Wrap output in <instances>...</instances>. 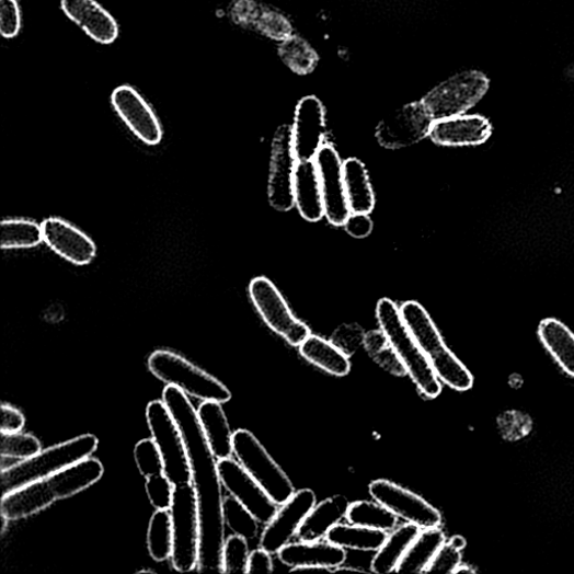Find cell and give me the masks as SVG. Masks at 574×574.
<instances>
[{
    "label": "cell",
    "mask_w": 574,
    "mask_h": 574,
    "mask_svg": "<svg viewBox=\"0 0 574 574\" xmlns=\"http://www.w3.org/2000/svg\"><path fill=\"white\" fill-rule=\"evenodd\" d=\"M163 402L181 429L193 470V485L202 521L200 559L197 569L199 572L222 573L225 500L216 457L205 436L198 412L186 394L169 386L163 392Z\"/></svg>",
    "instance_id": "6da1fadb"
},
{
    "label": "cell",
    "mask_w": 574,
    "mask_h": 574,
    "mask_svg": "<svg viewBox=\"0 0 574 574\" xmlns=\"http://www.w3.org/2000/svg\"><path fill=\"white\" fill-rule=\"evenodd\" d=\"M105 472L97 459H84L43 480L3 495L0 510L2 517L19 520L51 506L54 503L74 496L102 480Z\"/></svg>",
    "instance_id": "7a4b0ae2"
},
{
    "label": "cell",
    "mask_w": 574,
    "mask_h": 574,
    "mask_svg": "<svg viewBox=\"0 0 574 574\" xmlns=\"http://www.w3.org/2000/svg\"><path fill=\"white\" fill-rule=\"evenodd\" d=\"M400 310L413 337L438 378L456 391H469L473 387L472 374L447 347L438 328L426 310L415 301L405 302Z\"/></svg>",
    "instance_id": "3957f363"
},
{
    "label": "cell",
    "mask_w": 574,
    "mask_h": 574,
    "mask_svg": "<svg viewBox=\"0 0 574 574\" xmlns=\"http://www.w3.org/2000/svg\"><path fill=\"white\" fill-rule=\"evenodd\" d=\"M376 317L417 389L426 398H438L443 392L441 380L421 351L398 306L390 299H381Z\"/></svg>",
    "instance_id": "277c9868"
},
{
    "label": "cell",
    "mask_w": 574,
    "mask_h": 574,
    "mask_svg": "<svg viewBox=\"0 0 574 574\" xmlns=\"http://www.w3.org/2000/svg\"><path fill=\"white\" fill-rule=\"evenodd\" d=\"M99 445L97 437L84 435L49 449L41 450L30 459L2 469L3 495L88 459L97 450Z\"/></svg>",
    "instance_id": "5b68a950"
},
{
    "label": "cell",
    "mask_w": 574,
    "mask_h": 574,
    "mask_svg": "<svg viewBox=\"0 0 574 574\" xmlns=\"http://www.w3.org/2000/svg\"><path fill=\"white\" fill-rule=\"evenodd\" d=\"M171 516L173 566L179 572L193 571L198 567L202 546L200 513L193 484L175 486Z\"/></svg>",
    "instance_id": "8992f818"
},
{
    "label": "cell",
    "mask_w": 574,
    "mask_h": 574,
    "mask_svg": "<svg viewBox=\"0 0 574 574\" xmlns=\"http://www.w3.org/2000/svg\"><path fill=\"white\" fill-rule=\"evenodd\" d=\"M149 368L160 380L186 395L221 404L231 400L230 391L221 381L175 353L154 352L149 358Z\"/></svg>",
    "instance_id": "52a82bcc"
},
{
    "label": "cell",
    "mask_w": 574,
    "mask_h": 574,
    "mask_svg": "<svg viewBox=\"0 0 574 574\" xmlns=\"http://www.w3.org/2000/svg\"><path fill=\"white\" fill-rule=\"evenodd\" d=\"M491 80L477 70L459 72L431 90L422 103L435 120L466 114L489 92Z\"/></svg>",
    "instance_id": "ba28073f"
},
{
    "label": "cell",
    "mask_w": 574,
    "mask_h": 574,
    "mask_svg": "<svg viewBox=\"0 0 574 574\" xmlns=\"http://www.w3.org/2000/svg\"><path fill=\"white\" fill-rule=\"evenodd\" d=\"M233 454L277 505H283L296 494L290 478L250 431H236Z\"/></svg>",
    "instance_id": "9c48e42d"
},
{
    "label": "cell",
    "mask_w": 574,
    "mask_h": 574,
    "mask_svg": "<svg viewBox=\"0 0 574 574\" xmlns=\"http://www.w3.org/2000/svg\"><path fill=\"white\" fill-rule=\"evenodd\" d=\"M147 418L164 462V474L174 486L193 484V470L181 429L164 402L148 405Z\"/></svg>",
    "instance_id": "30bf717a"
},
{
    "label": "cell",
    "mask_w": 574,
    "mask_h": 574,
    "mask_svg": "<svg viewBox=\"0 0 574 574\" xmlns=\"http://www.w3.org/2000/svg\"><path fill=\"white\" fill-rule=\"evenodd\" d=\"M249 292L264 322L287 343L300 347L310 336V329L294 315L272 280L255 277L250 283Z\"/></svg>",
    "instance_id": "8fae6325"
},
{
    "label": "cell",
    "mask_w": 574,
    "mask_h": 574,
    "mask_svg": "<svg viewBox=\"0 0 574 574\" xmlns=\"http://www.w3.org/2000/svg\"><path fill=\"white\" fill-rule=\"evenodd\" d=\"M297 159L294 151L292 129L280 126L273 138L268 200L277 211H289L296 206L295 171Z\"/></svg>",
    "instance_id": "7c38bea8"
},
{
    "label": "cell",
    "mask_w": 574,
    "mask_h": 574,
    "mask_svg": "<svg viewBox=\"0 0 574 574\" xmlns=\"http://www.w3.org/2000/svg\"><path fill=\"white\" fill-rule=\"evenodd\" d=\"M434 123L422 101L414 102L382 118L375 136L382 148L405 149L427 137Z\"/></svg>",
    "instance_id": "4fadbf2b"
},
{
    "label": "cell",
    "mask_w": 574,
    "mask_h": 574,
    "mask_svg": "<svg viewBox=\"0 0 574 574\" xmlns=\"http://www.w3.org/2000/svg\"><path fill=\"white\" fill-rule=\"evenodd\" d=\"M369 494L375 502L394 513L421 530L439 528L443 523L440 512L416 494L386 480L369 485Z\"/></svg>",
    "instance_id": "5bb4252c"
},
{
    "label": "cell",
    "mask_w": 574,
    "mask_h": 574,
    "mask_svg": "<svg viewBox=\"0 0 574 574\" xmlns=\"http://www.w3.org/2000/svg\"><path fill=\"white\" fill-rule=\"evenodd\" d=\"M112 105L128 129L144 144L157 147L162 141L161 123L141 94L128 84L117 87L112 93Z\"/></svg>",
    "instance_id": "9a60e30c"
},
{
    "label": "cell",
    "mask_w": 574,
    "mask_h": 574,
    "mask_svg": "<svg viewBox=\"0 0 574 574\" xmlns=\"http://www.w3.org/2000/svg\"><path fill=\"white\" fill-rule=\"evenodd\" d=\"M314 162L320 177L324 215L330 223L344 226L352 214L346 196L344 163L331 146H323Z\"/></svg>",
    "instance_id": "2e32d148"
},
{
    "label": "cell",
    "mask_w": 574,
    "mask_h": 574,
    "mask_svg": "<svg viewBox=\"0 0 574 574\" xmlns=\"http://www.w3.org/2000/svg\"><path fill=\"white\" fill-rule=\"evenodd\" d=\"M218 470L225 489L260 523L267 524L275 516L277 504L241 463L230 458L221 459L218 461Z\"/></svg>",
    "instance_id": "e0dca14e"
},
{
    "label": "cell",
    "mask_w": 574,
    "mask_h": 574,
    "mask_svg": "<svg viewBox=\"0 0 574 574\" xmlns=\"http://www.w3.org/2000/svg\"><path fill=\"white\" fill-rule=\"evenodd\" d=\"M317 497L311 490H302L277 510L267 523L261 539V548L272 553H278L298 535L305 519L315 506Z\"/></svg>",
    "instance_id": "ac0fdd59"
},
{
    "label": "cell",
    "mask_w": 574,
    "mask_h": 574,
    "mask_svg": "<svg viewBox=\"0 0 574 574\" xmlns=\"http://www.w3.org/2000/svg\"><path fill=\"white\" fill-rule=\"evenodd\" d=\"M291 129L297 161H314L325 136V110L319 99L307 95L299 102Z\"/></svg>",
    "instance_id": "d6986e66"
},
{
    "label": "cell",
    "mask_w": 574,
    "mask_h": 574,
    "mask_svg": "<svg viewBox=\"0 0 574 574\" xmlns=\"http://www.w3.org/2000/svg\"><path fill=\"white\" fill-rule=\"evenodd\" d=\"M43 243L58 256L77 266H83L93 261L97 254L92 239L68 221L51 217L42 223Z\"/></svg>",
    "instance_id": "ffe728a7"
},
{
    "label": "cell",
    "mask_w": 574,
    "mask_h": 574,
    "mask_svg": "<svg viewBox=\"0 0 574 574\" xmlns=\"http://www.w3.org/2000/svg\"><path fill=\"white\" fill-rule=\"evenodd\" d=\"M493 135V125L481 115H459L435 120L429 138L443 147L483 146Z\"/></svg>",
    "instance_id": "44dd1931"
},
{
    "label": "cell",
    "mask_w": 574,
    "mask_h": 574,
    "mask_svg": "<svg viewBox=\"0 0 574 574\" xmlns=\"http://www.w3.org/2000/svg\"><path fill=\"white\" fill-rule=\"evenodd\" d=\"M61 9L94 42L108 45L118 38L116 20L97 0H61Z\"/></svg>",
    "instance_id": "7402d4cb"
},
{
    "label": "cell",
    "mask_w": 574,
    "mask_h": 574,
    "mask_svg": "<svg viewBox=\"0 0 574 574\" xmlns=\"http://www.w3.org/2000/svg\"><path fill=\"white\" fill-rule=\"evenodd\" d=\"M280 562L292 567L300 569H337L347 560L345 549L330 542H302L287 544L279 552Z\"/></svg>",
    "instance_id": "603a6c76"
},
{
    "label": "cell",
    "mask_w": 574,
    "mask_h": 574,
    "mask_svg": "<svg viewBox=\"0 0 574 574\" xmlns=\"http://www.w3.org/2000/svg\"><path fill=\"white\" fill-rule=\"evenodd\" d=\"M295 200L301 216L311 222L322 219L324 205L318 168L314 161H297Z\"/></svg>",
    "instance_id": "cb8c5ba5"
},
{
    "label": "cell",
    "mask_w": 574,
    "mask_h": 574,
    "mask_svg": "<svg viewBox=\"0 0 574 574\" xmlns=\"http://www.w3.org/2000/svg\"><path fill=\"white\" fill-rule=\"evenodd\" d=\"M349 506L348 498L343 495L330 497L315 505L301 525L298 538L302 542H317L326 538L334 526L347 517Z\"/></svg>",
    "instance_id": "d4e9b609"
},
{
    "label": "cell",
    "mask_w": 574,
    "mask_h": 574,
    "mask_svg": "<svg viewBox=\"0 0 574 574\" xmlns=\"http://www.w3.org/2000/svg\"><path fill=\"white\" fill-rule=\"evenodd\" d=\"M541 344L570 377H574V333L555 318L541 321L538 329Z\"/></svg>",
    "instance_id": "484cf974"
},
{
    "label": "cell",
    "mask_w": 574,
    "mask_h": 574,
    "mask_svg": "<svg viewBox=\"0 0 574 574\" xmlns=\"http://www.w3.org/2000/svg\"><path fill=\"white\" fill-rule=\"evenodd\" d=\"M198 416L215 457L219 460L230 458L233 452V435L221 403L204 402Z\"/></svg>",
    "instance_id": "4316f807"
},
{
    "label": "cell",
    "mask_w": 574,
    "mask_h": 574,
    "mask_svg": "<svg viewBox=\"0 0 574 574\" xmlns=\"http://www.w3.org/2000/svg\"><path fill=\"white\" fill-rule=\"evenodd\" d=\"M346 196L352 214L369 215L375 208V195L365 165L357 159L344 163Z\"/></svg>",
    "instance_id": "83f0119b"
},
{
    "label": "cell",
    "mask_w": 574,
    "mask_h": 574,
    "mask_svg": "<svg viewBox=\"0 0 574 574\" xmlns=\"http://www.w3.org/2000/svg\"><path fill=\"white\" fill-rule=\"evenodd\" d=\"M420 530L418 526L410 523L395 530L371 561V571L380 574L395 572Z\"/></svg>",
    "instance_id": "f1b7e54d"
},
{
    "label": "cell",
    "mask_w": 574,
    "mask_h": 574,
    "mask_svg": "<svg viewBox=\"0 0 574 574\" xmlns=\"http://www.w3.org/2000/svg\"><path fill=\"white\" fill-rule=\"evenodd\" d=\"M300 354L309 363L333 376H346L352 368L348 356L331 342L312 334L300 346Z\"/></svg>",
    "instance_id": "f546056e"
},
{
    "label": "cell",
    "mask_w": 574,
    "mask_h": 574,
    "mask_svg": "<svg viewBox=\"0 0 574 574\" xmlns=\"http://www.w3.org/2000/svg\"><path fill=\"white\" fill-rule=\"evenodd\" d=\"M445 542L446 536L439 528L423 530L411 544L395 572L425 573Z\"/></svg>",
    "instance_id": "4dcf8cb0"
},
{
    "label": "cell",
    "mask_w": 574,
    "mask_h": 574,
    "mask_svg": "<svg viewBox=\"0 0 574 574\" xmlns=\"http://www.w3.org/2000/svg\"><path fill=\"white\" fill-rule=\"evenodd\" d=\"M326 541L343 549L378 551L388 539L384 531L358 525L338 524L328 533Z\"/></svg>",
    "instance_id": "1f68e13d"
},
{
    "label": "cell",
    "mask_w": 574,
    "mask_h": 574,
    "mask_svg": "<svg viewBox=\"0 0 574 574\" xmlns=\"http://www.w3.org/2000/svg\"><path fill=\"white\" fill-rule=\"evenodd\" d=\"M43 243L42 226L26 219H5L0 231V248L4 251L30 250Z\"/></svg>",
    "instance_id": "d6a6232c"
},
{
    "label": "cell",
    "mask_w": 574,
    "mask_h": 574,
    "mask_svg": "<svg viewBox=\"0 0 574 574\" xmlns=\"http://www.w3.org/2000/svg\"><path fill=\"white\" fill-rule=\"evenodd\" d=\"M278 55L287 68L302 76L312 72L319 61L311 44L296 34H291L279 42Z\"/></svg>",
    "instance_id": "836d02e7"
},
{
    "label": "cell",
    "mask_w": 574,
    "mask_h": 574,
    "mask_svg": "<svg viewBox=\"0 0 574 574\" xmlns=\"http://www.w3.org/2000/svg\"><path fill=\"white\" fill-rule=\"evenodd\" d=\"M347 519L353 525L389 532L397 528L398 516L379 503L360 501L351 504Z\"/></svg>",
    "instance_id": "e575fe53"
},
{
    "label": "cell",
    "mask_w": 574,
    "mask_h": 574,
    "mask_svg": "<svg viewBox=\"0 0 574 574\" xmlns=\"http://www.w3.org/2000/svg\"><path fill=\"white\" fill-rule=\"evenodd\" d=\"M148 547L151 556L158 562L172 556L173 525L169 509H158L152 516L149 525Z\"/></svg>",
    "instance_id": "d590c367"
},
{
    "label": "cell",
    "mask_w": 574,
    "mask_h": 574,
    "mask_svg": "<svg viewBox=\"0 0 574 574\" xmlns=\"http://www.w3.org/2000/svg\"><path fill=\"white\" fill-rule=\"evenodd\" d=\"M223 519L236 536L253 540L259 533L256 517L232 496L223 501Z\"/></svg>",
    "instance_id": "8d00e7d4"
},
{
    "label": "cell",
    "mask_w": 574,
    "mask_h": 574,
    "mask_svg": "<svg viewBox=\"0 0 574 574\" xmlns=\"http://www.w3.org/2000/svg\"><path fill=\"white\" fill-rule=\"evenodd\" d=\"M255 24L268 37L282 41L292 33L291 24L282 14L274 11H257L256 4H251V11L244 19Z\"/></svg>",
    "instance_id": "74e56055"
},
{
    "label": "cell",
    "mask_w": 574,
    "mask_h": 574,
    "mask_svg": "<svg viewBox=\"0 0 574 574\" xmlns=\"http://www.w3.org/2000/svg\"><path fill=\"white\" fill-rule=\"evenodd\" d=\"M466 546V540L459 536L446 541L425 573H456L462 564V551Z\"/></svg>",
    "instance_id": "f35d334b"
},
{
    "label": "cell",
    "mask_w": 574,
    "mask_h": 574,
    "mask_svg": "<svg viewBox=\"0 0 574 574\" xmlns=\"http://www.w3.org/2000/svg\"><path fill=\"white\" fill-rule=\"evenodd\" d=\"M250 555L246 539L230 537L222 550V573H248Z\"/></svg>",
    "instance_id": "ab89813d"
},
{
    "label": "cell",
    "mask_w": 574,
    "mask_h": 574,
    "mask_svg": "<svg viewBox=\"0 0 574 574\" xmlns=\"http://www.w3.org/2000/svg\"><path fill=\"white\" fill-rule=\"evenodd\" d=\"M39 441L27 434H2V454L3 459L26 460L41 451Z\"/></svg>",
    "instance_id": "60d3db41"
},
{
    "label": "cell",
    "mask_w": 574,
    "mask_h": 574,
    "mask_svg": "<svg viewBox=\"0 0 574 574\" xmlns=\"http://www.w3.org/2000/svg\"><path fill=\"white\" fill-rule=\"evenodd\" d=\"M134 457L139 472L147 478L164 473L162 455L154 440H141L134 450Z\"/></svg>",
    "instance_id": "b9f144b4"
},
{
    "label": "cell",
    "mask_w": 574,
    "mask_h": 574,
    "mask_svg": "<svg viewBox=\"0 0 574 574\" xmlns=\"http://www.w3.org/2000/svg\"><path fill=\"white\" fill-rule=\"evenodd\" d=\"M365 336L366 333L359 324H342L334 330L330 342L346 356L351 357L364 346Z\"/></svg>",
    "instance_id": "7bdbcfd3"
},
{
    "label": "cell",
    "mask_w": 574,
    "mask_h": 574,
    "mask_svg": "<svg viewBox=\"0 0 574 574\" xmlns=\"http://www.w3.org/2000/svg\"><path fill=\"white\" fill-rule=\"evenodd\" d=\"M175 486L164 473L151 475L147 481V493L157 509H171Z\"/></svg>",
    "instance_id": "ee69618b"
},
{
    "label": "cell",
    "mask_w": 574,
    "mask_h": 574,
    "mask_svg": "<svg viewBox=\"0 0 574 574\" xmlns=\"http://www.w3.org/2000/svg\"><path fill=\"white\" fill-rule=\"evenodd\" d=\"M22 28V12L18 0H0V33L4 38H14Z\"/></svg>",
    "instance_id": "f6af8a7d"
},
{
    "label": "cell",
    "mask_w": 574,
    "mask_h": 574,
    "mask_svg": "<svg viewBox=\"0 0 574 574\" xmlns=\"http://www.w3.org/2000/svg\"><path fill=\"white\" fill-rule=\"evenodd\" d=\"M372 359L381 367L384 368L390 374L403 377L407 374V370L392 346H388L386 349H382Z\"/></svg>",
    "instance_id": "bcb514c9"
},
{
    "label": "cell",
    "mask_w": 574,
    "mask_h": 574,
    "mask_svg": "<svg viewBox=\"0 0 574 574\" xmlns=\"http://www.w3.org/2000/svg\"><path fill=\"white\" fill-rule=\"evenodd\" d=\"M24 425L25 417L19 410L8 404L2 405V425H0L2 434L21 433Z\"/></svg>",
    "instance_id": "7dc6e473"
},
{
    "label": "cell",
    "mask_w": 574,
    "mask_h": 574,
    "mask_svg": "<svg viewBox=\"0 0 574 574\" xmlns=\"http://www.w3.org/2000/svg\"><path fill=\"white\" fill-rule=\"evenodd\" d=\"M346 231L358 239L366 238L372 231V221L366 214H351L344 225Z\"/></svg>",
    "instance_id": "c3c4849f"
},
{
    "label": "cell",
    "mask_w": 574,
    "mask_h": 574,
    "mask_svg": "<svg viewBox=\"0 0 574 574\" xmlns=\"http://www.w3.org/2000/svg\"><path fill=\"white\" fill-rule=\"evenodd\" d=\"M388 346H390V342L381 329L366 333L364 347L371 358Z\"/></svg>",
    "instance_id": "681fc988"
},
{
    "label": "cell",
    "mask_w": 574,
    "mask_h": 574,
    "mask_svg": "<svg viewBox=\"0 0 574 574\" xmlns=\"http://www.w3.org/2000/svg\"><path fill=\"white\" fill-rule=\"evenodd\" d=\"M272 573L273 561L271 553L264 549L253 551L250 555L248 573Z\"/></svg>",
    "instance_id": "f907efd6"
}]
</instances>
